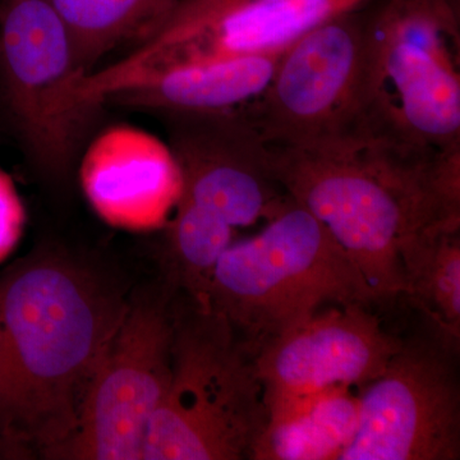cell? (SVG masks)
I'll return each instance as SVG.
<instances>
[{
	"label": "cell",
	"instance_id": "obj_4",
	"mask_svg": "<svg viewBox=\"0 0 460 460\" xmlns=\"http://www.w3.org/2000/svg\"><path fill=\"white\" fill-rule=\"evenodd\" d=\"M377 301L328 229L292 199L259 234L226 248L205 299L253 353L323 305Z\"/></svg>",
	"mask_w": 460,
	"mask_h": 460
},
{
	"label": "cell",
	"instance_id": "obj_16",
	"mask_svg": "<svg viewBox=\"0 0 460 460\" xmlns=\"http://www.w3.org/2000/svg\"><path fill=\"white\" fill-rule=\"evenodd\" d=\"M404 293L453 352L460 341V229L428 230L402 243Z\"/></svg>",
	"mask_w": 460,
	"mask_h": 460
},
{
	"label": "cell",
	"instance_id": "obj_1",
	"mask_svg": "<svg viewBox=\"0 0 460 460\" xmlns=\"http://www.w3.org/2000/svg\"><path fill=\"white\" fill-rule=\"evenodd\" d=\"M129 295L42 246L0 272V459H47L74 434Z\"/></svg>",
	"mask_w": 460,
	"mask_h": 460
},
{
	"label": "cell",
	"instance_id": "obj_11",
	"mask_svg": "<svg viewBox=\"0 0 460 460\" xmlns=\"http://www.w3.org/2000/svg\"><path fill=\"white\" fill-rule=\"evenodd\" d=\"M367 307L320 310L261 344L255 363L268 411L330 387L365 385L385 370L402 343Z\"/></svg>",
	"mask_w": 460,
	"mask_h": 460
},
{
	"label": "cell",
	"instance_id": "obj_5",
	"mask_svg": "<svg viewBox=\"0 0 460 460\" xmlns=\"http://www.w3.org/2000/svg\"><path fill=\"white\" fill-rule=\"evenodd\" d=\"M86 75L47 0H0V118L53 183L69 181L104 115L81 95Z\"/></svg>",
	"mask_w": 460,
	"mask_h": 460
},
{
	"label": "cell",
	"instance_id": "obj_14",
	"mask_svg": "<svg viewBox=\"0 0 460 460\" xmlns=\"http://www.w3.org/2000/svg\"><path fill=\"white\" fill-rule=\"evenodd\" d=\"M83 184L100 217L128 230L164 226L180 195V175L172 156L166 159L153 148L127 156L93 153L84 163Z\"/></svg>",
	"mask_w": 460,
	"mask_h": 460
},
{
	"label": "cell",
	"instance_id": "obj_18",
	"mask_svg": "<svg viewBox=\"0 0 460 460\" xmlns=\"http://www.w3.org/2000/svg\"><path fill=\"white\" fill-rule=\"evenodd\" d=\"M270 2L275 0H181L156 31L136 47L174 44L202 31L233 12Z\"/></svg>",
	"mask_w": 460,
	"mask_h": 460
},
{
	"label": "cell",
	"instance_id": "obj_15",
	"mask_svg": "<svg viewBox=\"0 0 460 460\" xmlns=\"http://www.w3.org/2000/svg\"><path fill=\"white\" fill-rule=\"evenodd\" d=\"M359 402L350 386H334L268 411L252 460H339L358 428Z\"/></svg>",
	"mask_w": 460,
	"mask_h": 460
},
{
	"label": "cell",
	"instance_id": "obj_7",
	"mask_svg": "<svg viewBox=\"0 0 460 460\" xmlns=\"http://www.w3.org/2000/svg\"><path fill=\"white\" fill-rule=\"evenodd\" d=\"M268 145L313 146L372 131L365 7L296 39L239 107Z\"/></svg>",
	"mask_w": 460,
	"mask_h": 460
},
{
	"label": "cell",
	"instance_id": "obj_8",
	"mask_svg": "<svg viewBox=\"0 0 460 460\" xmlns=\"http://www.w3.org/2000/svg\"><path fill=\"white\" fill-rule=\"evenodd\" d=\"M164 283L129 295L74 434L49 460H142L148 426L172 377V299Z\"/></svg>",
	"mask_w": 460,
	"mask_h": 460
},
{
	"label": "cell",
	"instance_id": "obj_19",
	"mask_svg": "<svg viewBox=\"0 0 460 460\" xmlns=\"http://www.w3.org/2000/svg\"><path fill=\"white\" fill-rule=\"evenodd\" d=\"M25 223V206L14 181L0 169V262L16 248L22 237Z\"/></svg>",
	"mask_w": 460,
	"mask_h": 460
},
{
	"label": "cell",
	"instance_id": "obj_12",
	"mask_svg": "<svg viewBox=\"0 0 460 460\" xmlns=\"http://www.w3.org/2000/svg\"><path fill=\"white\" fill-rule=\"evenodd\" d=\"M374 0H275L233 12L174 44L141 48L150 71L181 63L228 59L283 50L296 39Z\"/></svg>",
	"mask_w": 460,
	"mask_h": 460
},
{
	"label": "cell",
	"instance_id": "obj_17",
	"mask_svg": "<svg viewBox=\"0 0 460 460\" xmlns=\"http://www.w3.org/2000/svg\"><path fill=\"white\" fill-rule=\"evenodd\" d=\"M74 44L87 75L126 42L136 45L156 31L181 0H47ZM135 45V47H136Z\"/></svg>",
	"mask_w": 460,
	"mask_h": 460
},
{
	"label": "cell",
	"instance_id": "obj_9",
	"mask_svg": "<svg viewBox=\"0 0 460 460\" xmlns=\"http://www.w3.org/2000/svg\"><path fill=\"white\" fill-rule=\"evenodd\" d=\"M454 353L440 341L402 343L385 370L362 385L358 428L339 460H458Z\"/></svg>",
	"mask_w": 460,
	"mask_h": 460
},
{
	"label": "cell",
	"instance_id": "obj_6",
	"mask_svg": "<svg viewBox=\"0 0 460 460\" xmlns=\"http://www.w3.org/2000/svg\"><path fill=\"white\" fill-rule=\"evenodd\" d=\"M371 127L460 147L459 25L450 0H378L365 12Z\"/></svg>",
	"mask_w": 460,
	"mask_h": 460
},
{
	"label": "cell",
	"instance_id": "obj_2",
	"mask_svg": "<svg viewBox=\"0 0 460 460\" xmlns=\"http://www.w3.org/2000/svg\"><path fill=\"white\" fill-rule=\"evenodd\" d=\"M288 198L314 215L378 301L404 293L402 243L460 229V150L366 131L313 146L268 145Z\"/></svg>",
	"mask_w": 460,
	"mask_h": 460
},
{
	"label": "cell",
	"instance_id": "obj_10",
	"mask_svg": "<svg viewBox=\"0 0 460 460\" xmlns=\"http://www.w3.org/2000/svg\"><path fill=\"white\" fill-rule=\"evenodd\" d=\"M155 115L180 175L178 202L237 230L270 220L290 201L268 144L241 109Z\"/></svg>",
	"mask_w": 460,
	"mask_h": 460
},
{
	"label": "cell",
	"instance_id": "obj_3",
	"mask_svg": "<svg viewBox=\"0 0 460 460\" xmlns=\"http://www.w3.org/2000/svg\"><path fill=\"white\" fill-rule=\"evenodd\" d=\"M172 377L142 460L250 459L268 422L255 353L206 302L175 292Z\"/></svg>",
	"mask_w": 460,
	"mask_h": 460
},
{
	"label": "cell",
	"instance_id": "obj_13",
	"mask_svg": "<svg viewBox=\"0 0 460 460\" xmlns=\"http://www.w3.org/2000/svg\"><path fill=\"white\" fill-rule=\"evenodd\" d=\"M286 49L165 66L111 93L102 104L154 115L239 108L261 93Z\"/></svg>",
	"mask_w": 460,
	"mask_h": 460
}]
</instances>
